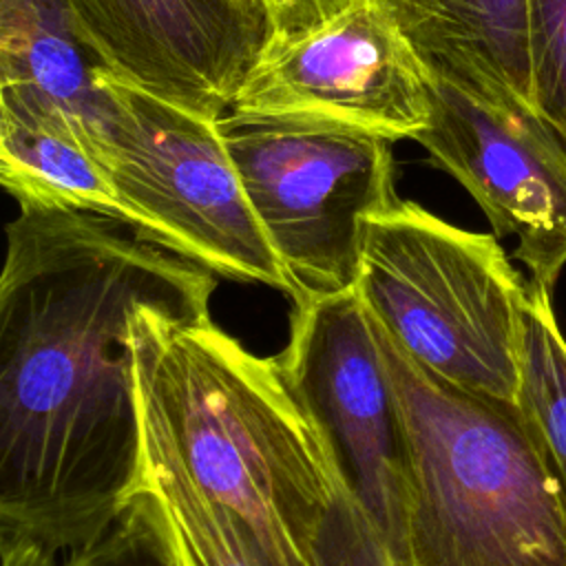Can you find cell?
Segmentation results:
<instances>
[{
    "label": "cell",
    "mask_w": 566,
    "mask_h": 566,
    "mask_svg": "<svg viewBox=\"0 0 566 566\" xmlns=\"http://www.w3.org/2000/svg\"><path fill=\"white\" fill-rule=\"evenodd\" d=\"M535 97L566 142V0H528Z\"/></svg>",
    "instance_id": "cell-16"
},
{
    "label": "cell",
    "mask_w": 566,
    "mask_h": 566,
    "mask_svg": "<svg viewBox=\"0 0 566 566\" xmlns=\"http://www.w3.org/2000/svg\"><path fill=\"white\" fill-rule=\"evenodd\" d=\"M128 504L150 522L172 566H274L239 515L208 495L175 460L144 444Z\"/></svg>",
    "instance_id": "cell-14"
},
{
    "label": "cell",
    "mask_w": 566,
    "mask_h": 566,
    "mask_svg": "<svg viewBox=\"0 0 566 566\" xmlns=\"http://www.w3.org/2000/svg\"><path fill=\"white\" fill-rule=\"evenodd\" d=\"M517 405L566 495V336L553 310V290L531 279L522 303Z\"/></svg>",
    "instance_id": "cell-15"
},
{
    "label": "cell",
    "mask_w": 566,
    "mask_h": 566,
    "mask_svg": "<svg viewBox=\"0 0 566 566\" xmlns=\"http://www.w3.org/2000/svg\"><path fill=\"white\" fill-rule=\"evenodd\" d=\"M371 327L405 440L396 566H566V495L522 407L431 374Z\"/></svg>",
    "instance_id": "cell-3"
},
{
    "label": "cell",
    "mask_w": 566,
    "mask_h": 566,
    "mask_svg": "<svg viewBox=\"0 0 566 566\" xmlns=\"http://www.w3.org/2000/svg\"><path fill=\"white\" fill-rule=\"evenodd\" d=\"M228 111L321 117L413 139L431 117V75L380 0H354L307 31L270 38Z\"/></svg>",
    "instance_id": "cell-9"
},
{
    "label": "cell",
    "mask_w": 566,
    "mask_h": 566,
    "mask_svg": "<svg viewBox=\"0 0 566 566\" xmlns=\"http://www.w3.org/2000/svg\"><path fill=\"white\" fill-rule=\"evenodd\" d=\"M0 181L20 208L95 212L126 223L102 155L53 117L0 104Z\"/></svg>",
    "instance_id": "cell-13"
},
{
    "label": "cell",
    "mask_w": 566,
    "mask_h": 566,
    "mask_svg": "<svg viewBox=\"0 0 566 566\" xmlns=\"http://www.w3.org/2000/svg\"><path fill=\"white\" fill-rule=\"evenodd\" d=\"M55 557L40 539L0 526V566H55Z\"/></svg>",
    "instance_id": "cell-20"
},
{
    "label": "cell",
    "mask_w": 566,
    "mask_h": 566,
    "mask_svg": "<svg viewBox=\"0 0 566 566\" xmlns=\"http://www.w3.org/2000/svg\"><path fill=\"white\" fill-rule=\"evenodd\" d=\"M352 2L354 0H261L272 22V38L307 31L329 20Z\"/></svg>",
    "instance_id": "cell-19"
},
{
    "label": "cell",
    "mask_w": 566,
    "mask_h": 566,
    "mask_svg": "<svg viewBox=\"0 0 566 566\" xmlns=\"http://www.w3.org/2000/svg\"><path fill=\"white\" fill-rule=\"evenodd\" d=\"M314 559L316 566H394L389 551L340 480L336 502L318 535Z\"/></svg>",
    "instance_id": "cell-17"
},
{
    "label": "cell",
    "mask_w": 566,
    "mask_h": 566,
    "mask_svg": "<svg viewBox=\"0 0 566 566\" xmlns=\"http://www.w3.org/2000/svg\"><path fill=\"white\" fill-rule=\"evenodd\" d=\"M108 86L104 164L126 223L221 279L272 287L292 303L296 287L245 197L217 119L113 73Z\"/></svg>",
    "instance_id": "cell-6"
},
{
    "label": "cell",
    "mask_w": 566,
    "mask_h": 566,
    "mask_svg": "<svg viewBox=\"0 0 566 566\" xmlns=\"http://www.w3.org/2000/svg\"><path fill=\"white\" fill-rule=\"evenodd\" d=\"M528 279L497 237L396 199L365 219L356 287L418 365L464 389L517 402Z\"/></svg>",
    "instance_id": "cell-4"
},
{
    "label": "cell",
    "mask_w": 566,
    "mask_h": 566,
    "mask_svg": "<svg viewBox=\"0 0 566 566\" xmlns=\"http://www.w3.org/2000/svg\"><path fill=\"white\" fill-rule=\"evenodd\" d=\"M106 69L208 119L230 108L272 38L261 0H64Z\"/></svg>",
    "instance_id": "cell-10"
},
{
    "label": "cell",
    "mask_w": 566,
    "mask_h": 566,
    "mask_svg": "<svg viewBox=\"0 0 566 566\" xmlns=\"http://www.w3.org/2000/svg\"><path fill=\"white\" fill-rule=\"evenodd\" d=\"M217 128L296 287L292 303L354 287L365 219L398 199L391 139L321 117L237 111Z\"/></svg>",
    "instance_id": "cell-5"
},
{
    "label": "cell",
    "mask_w": 566,
    "mask_h": 566,
    "mask_svg": "<svg viewBox=\"0 0 566 566\" xmlns=\"http://www.w3.org/2000/svg\"><path fill=\"white\" fill-rule=\"evenodd\" d=\"M217 274L95 212L20 208L0 274V526L77 551L128 506L142 429L128 318L210 314Z\"/></svg>",
    "instance_id": "cell-1"
},
{
    "label": "cell",
    "mask_w": 566,
    "mask_h": 566,
    "mask_svg": "<svg viewBox=\"0 0 566 566\" xmlns=\"http://www.w3.org/2000/svg\"><path fill=\"white\" fill-rule=\"evenodd\" d=\"M380 2L429 69L537 108L528 0Z\"/></svg>",
    "instance_id": "cell-12"
},
{
    "label": "cell",
    "mask_w": 566,
    "mask_h": 566,
    "mask_svg": "<svg viewBox=\"0 0 566 566\" xmlns=\"http://www.w3.org/2000/svg\"><path fill=\"white\" fill-rule=\"evenodd\" d=\"M128 338L142 444L239 515L274 566H316L338 475L279 356L155 305L133 310Z\"/></svg>",
    "instance_id": "cell-2"
},
{
    "label": "cell",
    "mask_w": 566,
    "mask_h": 566,
    "mask_svg": "<svg viewBox=\"0 0 566 566\" xmlns=\"http://www.w3.org/2000/svg\"><path fill=\"white\" fill-rule=\"evenodd\" d=\"M108 75L64 0H0V104L69 124L104 159Z\"/></svg>",
    "instance_id": "cell-11"
},
{
    "label": "cell",
    "mask_w": 566,
    "mask_h": 566,
    "mask_svg": "<svg viewBox=\"0 0 566 566\" xmlns=\"http://www.w3.org/2000/svg\"><path fill=\"white\" fill-rule=\"evenodd\" d=\"M276 356L321 431L338 480L396 566L405 511V440L394 387L358 287L292 303L287 343Z\"/></svg>",
    "instance_id": "cell-7"
},
{
    "label": "cell",
    "mask_w": 566,
    "mask_h": 566,
    "mask_svg": "<svg viewBox=\"0 0 566 566\" xmlns=\"http://www.w3.org/2000/svg\"><path fill=\"white\" fill-rule=\"evenodd\" d=\"M62 566H172L144 513L128 504L93 542L73 551Z\"/></svg>",
    "instance_id": "cell-18"
},
{
    "label": "cell",
    "mask_w": 566,
    "mask_h": 566,
    "mask_svg": "<svg viewBox=\"0 0 566 566\" xmlns=\"http://www.w3.org/2000/svg\"><path fill=\"white\" fill-rule=\"evenodd\" d=\"M431 117L413 137L480 206L531 281L555 287L566 265V142L526 104L429 69Z\"/></svg>",
    "instance_id": "cell-8"
}]
</instances>
